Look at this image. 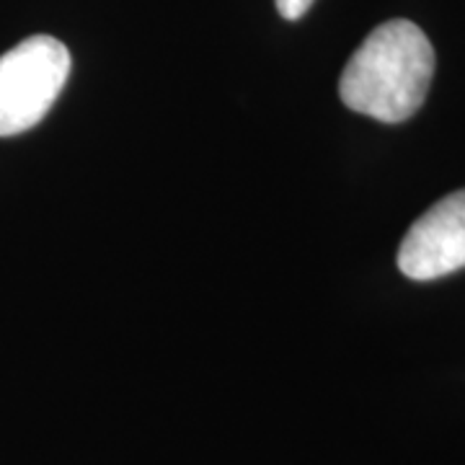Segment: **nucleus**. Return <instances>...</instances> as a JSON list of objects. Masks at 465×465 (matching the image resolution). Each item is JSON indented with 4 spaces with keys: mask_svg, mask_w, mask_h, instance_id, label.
<instances>
[{
    "mask_svg": "<svg viewBox=\"0 0 465 465\" xmlns=\"http://www.w3.org/2000/svg\"><path fill=\"white\" fill-rule=\"evenodd\" d=\"M434 75V47L414 21L393 18L367 34L349 57L339 96L357 114L385 124L406 122L421 109Z\"/></svg>",
    "mask_w": 465,
    "mask_h": 465,
    "instance_id": "obj_1",
    "label": "nucleus"
},
{
    "mask_svg": "<svg viewBox=\"0 0 465 465\" xmlns=\"http://www.w3.org/2000/svg\"><path fill=\"white\" fill-rule=\"evenodd\" d=\"M70 52L47 34H34L0 54V137L36 127L70 78Z\"/></svg>",
    "mask_w": 465,
    "mask_h": 465,
    "instance_id": "obj_2",
    "label": "nucleus"
},
{
    "mask_svg": "<svg viewBox=\"0 0 465 465\" xmlns=\"http://www.w3.org/2000/svg\"><path fill=\"white\" fill-rule=\"evenodd\" d=\"M399 269L416 282H430L465 269V189L432 204L403 235Z\"/></svg>",
    "mask_w": 465,
    "mask_h": 465,
    "instance_id": "obj_3",
    "label": "nucleus"
},
{
    "mask_svg": "<svg viewBox=\"0 0 465 465\" xmlns=\"http://www.w3.org/2000/svg\"><path fill=\"white\" fill-rule=\"evenodd\" d=\"M277 3V11L282 14L287 21H298L308 14V8L316 3V0H274Z\"/></svg>",
    "mask_w": 465,
    "mask_h": 465,
    "instance_id": "obj_4",
    "label": "nucleus"
}]
</instances>
